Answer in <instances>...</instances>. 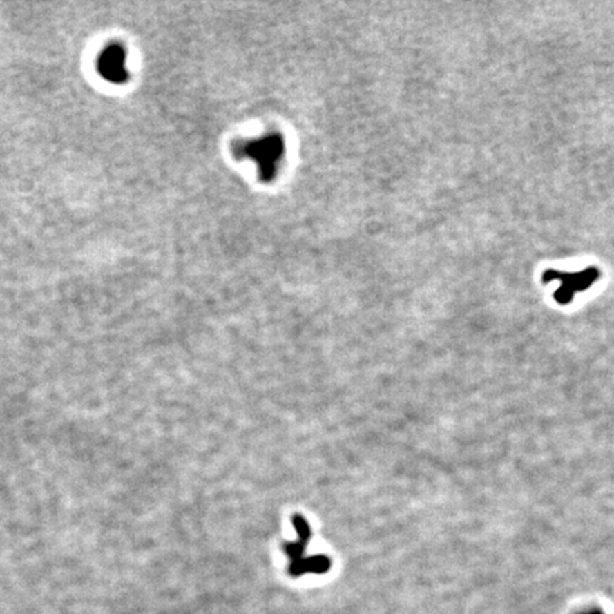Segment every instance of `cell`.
<instances>
[{
	"label": "cell",
	"mask_w": 614,
	"mask_h": 614,
	"mask_svg": "<svg viewBox=\"0 0 614 614\" xmlns=\"http://www.w3.org/2000/svg\"><path fill=\"white\" fill-rule=\"evenodd\" d=\"M588 614H602V613H599V611H593V613H588Z\"/></svg>",
	"instance_id": "277c9868"
},
{
	"label": "cell",
	"mask_w": 614,
	"mask_h": 614,
	"mask_svg": "<svg viewBox=\"0 0 614 614\" xmlns=\"http://www.w3.org/2000/svg\"><path fill=\"white\" fill-rule=\"evenodd\" d=\"M98 71L110 83L121 84L127 81V53L119 44H110L98 59Z\"/></svg>",
	"instance_id": "7a4b0ae2"
},
{
	"label": "cell",
	"mask_w": 614,
	"mask_h": 614,
	"mask_svg": "<svg viewBox=\"0 0 614 614\" xmlns=\"http://www.w3.org/2000/svg\"><path fill=\"white\" fill-rule=\"evenodd\" d=\"M332 562L326 556H313L309 559H302L296 564H290L289 572L293 577H298L306 573H326L330 569Z\"/></svg>",
	"instance_id": "3957f363"
},
{
	"label": "cell",
	"mask_w": 614,
	"mask_h": 614,
	"mask_svg": "<svg viewBox=\"0 0 614 614\" xmlns=\"http://www.w3.org/2000/svg\"><path fill=\"white\" fill-rule=\"evenodd\" d=\"M600 274L596 267H588L583 272L577 274H564L556 272V270H548L544 275V282H550L555 279H560L563 285L555 291V299L560 305H568L572 302L575 291H583L591 287L597 279Z\"/></svg>",
	"instance_id": "6da1fadb"
}]
</instances>
